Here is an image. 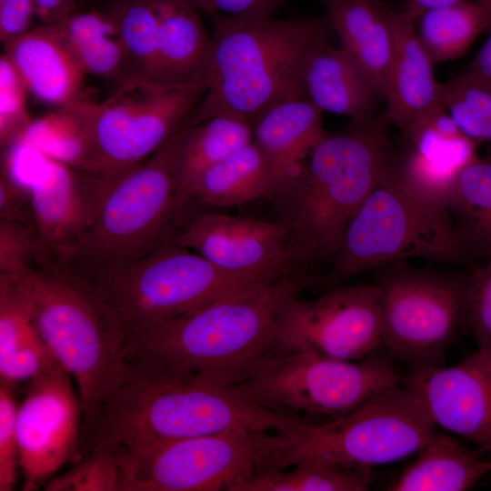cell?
<instances>
[{"mask_svg": "<svg viewBox=\"0 0 491 491\" xmlns=\"http://www.w3.org/2000/svg\"><path fill=\"white\" fill-rule=\"evenodd\" d=\"M383 114L326 133L271 195L286 228L291 274L310 286L329 267L355 214L386 174L396 148Z\"/></svg>", "mask_w": 491, "mask_h": 491, "instance_id": "obj_1", "label": "cell"}, {"mask_svg": "<svg viewBox=\"0 0 491 491\" xmlns=\"http://www.w3.org/2000/svg\"><path fill=\"white\" fill-rule=\"evenodd\" d=\"M308 286L307 279L288 274L267 286L216 299L130 335L124 357L235 386L263 360L282 353L276 336L278 315Z\"/></svg>", "mask_w": 491, "mask_h": 491, "instance_id": "obj_2", "label": "cell"}, {"mask_svg": "<svg viewBox=\"0 0 491 491\" xmlns=\"http://www.w3.org/2000/svg\"><path fill=\"white\" fill-rule=\"evenodd\" d=\"M185 131L186 125L109 185L91 225L55 257L61 267L91 285L175 244L203 205L183 191L178 180Z\"/></svg>", "mask_w": 491, "mask_h": 491, "instance_id": "obj_3", "label": "cell"}, {"mask_svg": "<svg viewBox=\"0 0 491 491\" xmlns=\"http://www.w3.org/2000/svg\"><path fill=\"white\" fill-rule=\"evenodd\" d=\"M127 364L125 381L102 406L92 447L116 448L233 429L282 432L303 422L261 406L235 386L189 373Z\"/></svg>", "mask_w": 491, "mask_h": 491, "instance_id": "obj_4", "label": "cell"}, {"mask_svg": "<svg viewBox=\"0 0 491 491\" xmlns=\"http://www.w3.org/2000/svg\"><path fill=\"white\" fill-rule=\"evenodd\" d=\"M213 14L210 80L186 126L217 115L252 125L280 103L306 99L302 66L309 50L332 31L326 16L241 19Z\"/></svg>", "mask_w": 491, "mask_h": 491, "instance_id": "obj_5", "label": "cell"}, {"mask_svg": "<svg viewBox=\"0 0 491 491\" xmlns=\"http://www.w3.org/2000/svg\"><path fill=\"white\" fill-rule=\"evenodd\" d=\"M15 279L42 339L77 385L84 457L92 448L105 401L128 372L122 339L89 287L55 258L41 261Z\"/></svg>", "mask_w": 491, "mask_h": 491, "instance_id": "obj_6", "label": "cell"}, {"mask_svg": "<svg viewBox=\"0 0 491 491\" xmlns=\"http://www.w3.org/2000/svg\"><path fill=\"white\" fill-rule=\"evenodd\" d=\"M436 433L420 400L397 383L337 419L274 432L257 471L303 461L372 469L417 454Z\"/></svg>", "mask_w": 491, "mask_h": 491, "instance_id": "obj_7", "label": "cell"}, {"mask_svg": "<svg viewBox=\"0 0 491 491\" xmlns=\"http://www.w3.org/2000/svg\"><path fill=\"white\" fill-rule=\"evenodd\" d=\"M410 258L466 260L448 210L406 187L391 163L350 221L333 262L312 286L326 291Z\"/></svg>", "mask_w": 491, "mask_h": 491, "instance_id": "obj_8", "label": "cell"}, {"mask_svg": "<svg viewBox=\"0 0 491 491\" xmlns=\"http://www.w3.org/2000/svg\"><path fill=\"white\" fill-rule=\"evenodd\" d=\"M271 284L227 274L192 250L169 244L85 285L124 344L130 335L153 324Z\"/></svg>", "mask_w": 491, "mask_h": 491, "instance_id": "obj_9", "label": "cell"}, {"mask_svg": "<svg viewBox=\"0 0 491 491\" xmlns=\"http://www.w3.org/2000/svg\"><path fill=\"white\" fill-rule=\"evenodd\" d=\"M397 383L391 361L375 353L347 361L294 351L263 360L233 386L268 409L312 423L344 416Z\"/></svg>", "mask_w": 491, "mask_h": 491, "instance_id": "obj_10", "label": "cell"}, {"mask_svg": "<svg viewBox=\"0 0 491 491\" xmlns=\"http://www.w3.org/2000/svg\"><path fill=\"white\" fill-rule=\"evenodd\" d=\"M271 435L233 429L120 446L118 491H235L258 470Z\"/></svg>", "mask_w": 491, "mask_h": 491, "instance_id": "obj_11", "label": "cell"}, {"mask_svg": "<svg viewBox=\"0 0 491 491\" xmlns=\"http://www.w3.org/2000/svg\"><path fill=\"white\" fill-rule=\"evenodd\" d=\"M377 270L383 346L413 367L443 366L446 350L466 325L467 276L406 261Z\"/></svg>", "mask_w": 491, "mask_h": 491, "instance_id": "obj_12", "label": "cell"}, {"mask_svg": "<svg viewBox=\"0 0 491 491\" xmlns=\"http://www.w3.org/2000/svg\"><path fill=\"white\" fill-rule=\"evenodd\" d=\"M205 92L135 83L117 86L94 104L84 170L97 175L105 192L184 127Z\"/></svg>", "mask_w": 491, "mask_h": 491, "instance_id": "obj_13", "label": "cell"}, {"mask_svg": "<svg viewBox=\"0 0 491 491\" xmlns=\"http://www.w3.org/2000/svg\"><path fill=\"white\" fill-rule=\"evenodd\" d=\"M276 336L282 353L364 359L383 346L377 288L375 283L341 285L315 299L296 296L282 307Z\"/></svg>", "mask_w": 491, "mask_h": 491, "instance_id": "obj_14", "label": "cell"}, {"mask_svg": "<svg viewBox=\"0 0 491 491\" xmlns=\"http://www.w3.org/2000/svg\"><path fill=\"white\" fill-rule=\"evenodd\" d=\"M71 377L57 363L30 381L18 406V466L26 490L35 489L65 464L82 458V408Z\"/></svg>", "mask_w": 491, "mask_h": 491, "instance_id": "obj_15", "label": "cell"}, {"mask_svg": "<svg viewBox=\"0 0 491 491\" xmlns=\"http://www.w3.org/2000/svg\"><path fill=\"white\" fill-rule=\"evenodd\" d=\"M10 167L25 169L33 225L55 258L71 246L94 220L105 190L87 171L51 158L28 146H17Z\"/></svg>", "mask_w": 491, "mask_h": 491, "instance_id": "obj_16", "label": "cell"}, {"mask_svg": "<svg viewBox=\"0 0 491 491\" xmlns=\"http://www.w3.org/2000/svg\"><path fill=\"white\" fill-rule=\"evenodd\" d=\"M175 244L235 276L270 284L291 274L286 228L280 221L200 212L181 230Z\"/></svg>", "mask_w": 491, "mask_h": 491, "instance_id": "obj_17", "label": "cell"}, {"mask_svg": "<svg viewBox=\"0 0 491 491\" xmlns=\"http://www.w3.org/2000/svg\"><path fill=\"white\" fill-rule=\"evenodd\" d=\"M404 385L436 426L459 436L491 456V346L451 366L413 367Z\"/></svg>", "mask_w": 491, "mask_h": 491, "instance_id": "obj_18", "label": "cell"}, {"mask_svg": "<svg viewBox=\"0 0 491 491\" xmlns=\"http://www.w3.org/2000/svg\"><path fill=\"white\" fill-rule=\"evenodd\" d=\"M392 166L400 181L427 202L447 209L452 187L478 155V144L455 124L443 105L405 130Z\"/></svg>", "mask_w": 491, "mask_h": 491, "instance_id": "obj_19", "label": "cell"}, {"mask_svg": "<svg viewBox=\"0 0 491 491\" xmlns=\"http://www.w3.org/2000/svg\"><path fill=\"white\" fill-rule=\"evenodd\" d=\"M377 5L389 23L394 39L383 116L388 125L401 132L442 105L441 84L436 79L433 61L417 37V18L406 9Z\"/></svg>", "mask_w": 491, "mask_h": 491, "instance_id": "obj_20", "label": "cell"}, {"mask_svg": "<svg viewBox=\"0 0 491 491\" xmlns=\"http://www.w3.org/2000/svg\"><path fill=\"white\" fill-rule=\"evenodd\" d=\"M159 25L158 84L207 89L214 42L189 0H153Z\"/></svg>", "mask_w": 491, "mask_h": 491, "instance_id": "obj_21", "label": "cell"}, {"mask_svg": "<svg viewBox=\"0 0 491 491\" xmlns=\"http://www.w3.org/2000/svg\"><path fill=\"white\" fill-rule=\"evenodd\" d=\"M302 81L306 98L322 112L359 119L375 113L382 98L373 81L343 48L326 40L316 44L305 57Z\"/></svg>", "mask_w": 491, "mask_h": 491, "instance_id": "obj_22", "label": "cell"}, {"mask_svg": "<svg viewBox=\"0 0 491 491\" xmlns=\"http://www.w3.org/2000/svg\"><path fill=\"white\" fill-rule=\"evenodd\" d=\"M4 47L28 92L37 100L61 107L83 96L85 75L51 25L41 24Z\"/></svg>", "mask_w": 491, "mask_h": 491, "instance_id": "obj_23", "label": "cell"}, {"mask_svg": "<svg viewBox=\"0 0 491 491\" xmlns=\"http://www.w3.org/2000/svg\"><path fill=\"white\" fill-rule=\"evenodd\" d=\"M322 114L309 100L295 99L271 107L252 125L268 172V195L300 168L326 134Z\"/></svg>", "mask_w": 491, "mask_h": 491, "instance_id": "obj_24", "label": "cell"}, {"mask_svg": "<svg viewBox=\"0 0 491 491\" xmlns=\"http://www.w3.org/2000/svg\"><path fill=\"white\" fill-rule=\"evenodd\" d=\"M342 46L373 81L384 99L394 39L387 19L370 0H322Z\"/></svg>", "mask_w": 491, "mask_h": 491, "instance_id": "obj_25", "label": "cell"}, {"mask_svg": "<svg viewBox=\"0 0 491 491\" xmlns=\"http://www.w3.org/2000/svg\"><path fill=\"white\" fill-rule=\"evenodd\" d=\"M57 363L36 329L17 279L0 277V381H31Z\"/></svg>", "mask_w": 491, "mask_h": 491, "instance_id": "obj_26", "label": "cell"}, {"mask_svg": "<svg viewBox=\"0 0 491 491\" xmlns=\"http://www.w3.org/2000/svg\"><path fill=\"white\" fill-rule=\"evenodd\" d=\"M436 433L391 483L390 491H464L491 473V457Z\"/></svg>", "mask_w": 491, "mask_h": 491, "instance_id": "obj_27", "label": "cell"}, {"mask_svg": "<svg viewBox=\"0 0 491 491\" xmlns=\"http://www.w3.org/2000/svg\"><path fill=\"white\" fill-rule=\"evenodd\" d=\"M447 210L466 259L491 258V151L477 156L451 189Z\"/></svg>", "mask_w": 491, "mask_h": 491, "instance_id": "obj_28", "label": "cell"}, {"mask_svg": "<svg viewBox=\"0 0 491 491\" xmlns=\"http://www.w3.org/2000/svg\"><path fill=\"white\" fill-rule=\"evenodd\" d=\"M51 25L85 75L126 82L125 56L115 29L102 12L73 13Z\"/></svg>", "mask_w": 491, "mask_h": 491, "instance_id": "obj_29", "label": "cell"}, {"mask_svg": "<svg viewBox=\"0 0 491 491\" xmlns=\"http://www.w3.org/2000/svg\"><path fill=\"white\" fill-rule=\"evenodd\" d=\"M270 188L265 159L252 141L205 170L187 194L203 205L224 207L268 195Z\"/></svg>", "mask_w": 491, "mask_h": 491, "instance_id": "obj_30", "label": "cell"}, {"mask_svg": "<svg viewBox=\"0 0 491 491\" xmlns=\"http://www.w3.org/2000/svg\"><path fill=\"white\" fill-rule=\"evenodd\" d=\"M102 13L123 49L125 84L159 85V25L153 0H114Z\"/></svg>", "mask_w": 491, "mask_h": 491, "instance_id": "obj_31", "label": "cell"}, {"mask_svg": "<svg viewBox=\"0 0 491 491\" xmlns=\"http://www.w3.org/2000/svg\"><path fill=\"white\" fill-rule=\"evenodd\" d=\"M416 35L433 63L462 56L491 25V12L478 0L428 10L417 19Z\"/></svg>", "mask_w": 491, "mask_h": 491, "instance_id": "obj_32", "label": "cell"}, {"mask_svg": "<svg viewBox=\"0 0 491 491\" xmlns=\"http://www.w3.org/2000/svg\"><path fill=\"white\" fill-rule=\"evenodd\" d=\"M252 141V125L232 116L217 115L186 126L177 166L183 191L187 194L189 186L205 170Z\"/></svg>", "mask_w": 491, "mask_h": 491, "instance_id": "obj_33", "label": "cell"}, {"mask_svg": "<svg viewBox=\"0 0 491 491\" xmlns=\"http://www.w3.org/2000/svg\"><path fill=\"white\" fill-rule=\"evenodd\" d=\"M94 104L82 96L57 107L55 111L33 120L17 143L84 170Z\"/></svg>", "mask_w": 491, "mask_h": 491, "instance_id": "obj_34", "label": "cell"}, {"mask_svg": "<svg viewBox=\"0 0 491 491\" xmlns=\"http://www.w3.org/2000/svg\"><path fill=\"white\" fill-rule=\"evenodd\" d=\"M372 480L369 468H348L319 461L299 462L289 469L256 471L235 491H366Z\"/></svg>", "mask_w": 491, "mask_h": 491, "instance_id": "obj_35", "label": "cell"}, {"mask_svg": "<svg viewBox=\"0 0 491 491\" xmlns=\"http://www.w3.org/2000/svg\"><path fill=\"white\" fill-rule=\"evenodd\" d=\"M442 105L457 127L476 143L491 145V93L458 75L441 84Z\"/></svg>", "mask_w": 491, "mask_h": 491, "instance_id": "obj_36", "label": "cell"}, {"mask_svg": "<svg viewBox=\"0 0 491 491\" xmlns=\"http://www.w3.org/2000/svg\"><path fill=\"white\" fill-rule=\"evenodd\" d=\"M115 449L94 446L75 466L45 486L47 491H118Z\"/></svg>", "mask_w": 491, "mask_h": 491, "instance_id": "obj_37", "label": "cell"}, {"mask_svg": "<svg viewBox=\"0 0 491 491\" xmlns=\"http://www.w3.org/2000/svg\"><path fill=\"white\" fill-rule=\"evenodd\" d=\"M48 256L34 226L0 220V277L18 278Z\"/></svg>", "mask_w": 491, "mask_h": 491, "instance_id": "obj_38", "label": "cell"}, {"mask_svg": "<svg viewBox=\"0 0 491 491\" xmlns=\"http://www.w3.org/2000/svg\"><path fill=\"white\" fill-rule=\"evenodd\" d=\"M28 90L4 54L0 56V143L8 147L21 138L32 123L27 111Z\"/></svg>", "mask_w": 491, "mask_h": 491, "instance_id": "obj_39", "label": "cell"}, {"mask_svg": "<svg viewBox=\"0 0 491 491\" xmlns=\"http://www.w3.org/2000/svg\"><path fill=\"white\" fill-rule=\"evenodd\" d=\"M465 326L477 346H491V258L467 276Z\"/></svg>", "mask_w": 491, "mask_h": 491, "instance_id": "obj_40", "label": "cell"}, {"mask_svg": "<svg viewBox=\"0 0 491 491\" xmlns=\"http://www.w3.org/2000/svg\"><path fill=\"white\" fill-rule=\"evenodd\" d=\"M13 387L14 385L0 381V491L14 489L18 466V407Z\"/></svg>", "mask_w": 491, "mask_h": 491, "instance_id": "obj_41", "label": "cell"}, {"mask_svg": "<svg viewBox=\"0 0 491 491\" xmlns=\"http://www.w3.org/2000/svg\"><path fill=\"white\" fill-rule=\"evenodd\" d=\"M0 220L33 225L27 187L1 169Z\"/></svg>", "mask_w": 491, "mask_h": 491, "instance_id": "obj_42", "label": "cell"}, {"mask_svg": "<svg viewBox=\"0 0 491 491\" xmlns=\"http://www.w3.org/2000/svg\"><path fill=\"white\" fill-rule=\"evenodd\" d=\"M37 17L33 0H0V40L11 43L32 29Z\"/></svg>", "mask_w": 491, "mask_h": 491, "instance_id": "obj_43", "label": "cell"}, {"mask_svg": "<svg viewBox=\"0 0 491 491\" xmlns=\"http://www.w3.org/2000/svg\"><path fill=\"white\" fill-rule=\"evenodd\" d=\"M488 10L491 12V7ZM488 30L486 41L458 76L466 82L491 93V25Z\"/></svg>", "mask_w": 491, "mask_h": 491, "instance_id": "obj_44", "label": "cell"}, {"mask_svg": "<svg viewBox=\"0 0 491 491\" xmlns=\"http://www.w3.org/2000/svg\"><path fill=\"white\" fill-rule=\"evenodd\" d=\"M41 24H54L75 12V0H33Z\"/></svg>", "mask_w": 491, "mask_h": 491, "instance_id": "obj_45", "label": "cell"}, {"mask_svg": "<svg viewBox=\"0 0 491 491\" xmlns=\"http://www.w3.org/2000/svg\"><path fill=\"white\" fill-rule=\"evenodd\" d=\"M464 0H406L405 9L418 17L425 12L459 3Z\"/></svg>", "mask_w": 491, "mask_h": 491, "instance_id": "obj_46", "label": "cell"}, {"mask_svg": "<svg viewBox=\"0 0 491 491\" xmlns=\"http://www.w3.org/2000/svg\"><path fill=\"white\" fill-rule=\"evenodd\" d=\"M190 3L195 6L197 9H202L204 11L208 10L209 5L212 2V0H189Z\"/></svg>", "mask_w": 491, "mask_h": 491, "instance_id": "obj_47", "label": "cell"}, {"mask_svg": "<svg viewBox=\"0 0 491 491\" xmlns=\"http://www.w3.org/2000/svg\"><path fill=\"white\" fill-rule=\"evenodd\" d=\"M478 1L486 6L491 4V0H478Z\"/></svg>", "mask_w": 491, "mask_h": 491, "instance_id": "obj_48", "label": "cell"}]
</instances>
